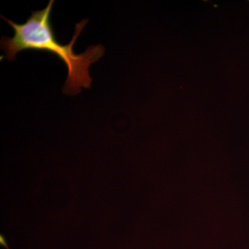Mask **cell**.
I'll use <instances>...</instances> for the list:
<instances>
[{
    "label": "cell",
    "instance_id": "1",
    "mask_svg": "<svg viewBox=\"0 0 249 249\" xmlns=\"http://www.w3.org/2000/svg\"><path fill=\"white\" fill-rule=\"evenodd\" d=\"M53 4V0H50L45 9L32 11V14L22 24H17L1 16V18L14 29V36L12 37L3 36L0 42L1 49L4 50L5 58L9 61L16 60L19 52L29 49L56 55L66 65L68 70L62 91L65 94L73 96L81 91V88H91L92 78L89 76V67L102 58L106 49L103 45H98L90 46L80 54L73 51V46L88 23V19L77 23L70 43H60L57 40L51 22Z\"/></svg>",
    "mask_w": 249,
    "mask_h": 249
}]
</instances>
